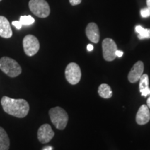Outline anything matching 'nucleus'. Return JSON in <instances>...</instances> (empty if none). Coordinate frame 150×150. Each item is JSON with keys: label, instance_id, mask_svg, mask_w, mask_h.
Listing matches in <instances>:
<instances>
[{"label": "nucleus", "instance_id": "obj_1", "mask_svg": "<svg viewBox=\"0 0 150 150\" xmlns=\"http://www.w3.org/2000/svg\"><path fill=\"white\" fill-rule=\"evenodd\" d=\"M1 104L4 112L18 118L26 117L29 112V103L23 99H12L4 96L1 99Z\"/></svg>", "mask_w": 150, "mask_h": 150}, {"label": "nucleus", "instance_id": "obj_2", "mask_svg": "<svg viewBox=\"0 0 150 150\" xmlns=\"http://www.w3.org/2000/svg\"><path fill=\"white\" fill-rule=\"evenodd\" d=\"M50 120L56 128L59 130H63L68 122V115L67 112L59 106L54 107L49 110Z\"/></svg>", "mask_w": 150, "mask_h": 150}, {"label": "nucleus", "instance_id": "obj_3", "mask_svg": "<svg viewBox=\"0 0 150 150\" xmlns=\"http://www.w3.org/2000/svg\"><path fill=\"white\" fill-rule=\"evenodd\" d=\"M0 70L10 77H17L22 73L21 66L14 59L8 56L0 59Z\"/></svg>", "mask_w": 150, "mask_h": 150}, {"label": "nucleus", "instance_id": "obj_4", "mask_svg": "<svg viewBox=\"0 0 150 150\" xmlns=\"http://www.w3.org/2000/svg\"><path fill=\"white\" fill-rule=\"evenodd\" d=\"M29 7L30 11L38 18H45L50 14V7L46 0H30Z\"/></svg>", "mask_w": 150, "mask_h": 150}, {"label": "nucleus", "instance_id": "obj_5", "mask_svg": "<svg viewBox=\"0 0 150 150\" xmlns=\"http://www.w3.org/2000/svg\"><path fill=\"white\" fill-rule=\"evenodd\" d=\"M23 48L24 53L28 56H33L40 50V42L38 38L33 35H27L23 39Z\"/></svg>", "mask_w": 150, "mask_h": 150}, {"label": "nucleus", "instance_id": "obj_6", "mask_svg": "<svg viewBox=\"0 0 150 150\" xmlns=\"http://www.w3.org/2000/svg\"><path fill=\"white\" fill-rule=\"evenodd\" d=\"M65 74L66 80L72 85L77 84L81 78L80 67L76 63H70L67 65Z\"/></svg>", "mask_w": 150, "mask_h": 150}, {"label": "nucleus", "instance_id": "obj_7", "mask_svg": "<svg viewBox=\"0 0 150 150\" xmlns=\"http://www.w3.org/2000/svg\"><path fill=\"white\" fill-rule=\"evenodd\" d=\"M103 56L106 61H112L115 59V52L117 50V45L112 39L105 38L102 42Z\"/></svg>", "mask_w": 150, "mask_h": 150}, {"label": "nucleus", "instance_id": "obj_8", "mask_svg": "<svg viewBox=\"0 0 150 150\" xmlns=\"http://www.w3.org/2000/svg\"><path fill=\"white\" fill-rule=\"evenodd\" d=\"M54 136V132L52 127L48 124H44L38 131V139L41 143H47Z\"/></svg>", "mask_w": 150, "mask_h": 150}, {"label": "nucleus", "instance_id": "obj_9", "mask_svg": "<svg viewBox=\"0 0 150 150\" xmlns=\"http://www.w3.org/2000/svg\"><path fill=\"white\" fill-rule=\"evenodd\" d=\"M144 64L142 61H138L134 65L128 74V79L129 82L134 83L139 81L140 76L143 74Z\"/></svg>", "mask_w": 150, "mask_h": 150}, {"label": "nucleus", "instance_id": "obj_10", "mask_svg": "<svg viewBox=\"0 0 150 150\" xmlns=\"http://www.w3.org/2000/svg\"><path fill=\"white\" fill-rule=\"evenodd\" d=\"M86 33L88 38L93 43L99 42L100 38L99 30L97 24L94 22H91L88 24L86 29Z\"/></svg>", "mask_w": 150, "mask_h": 150}, {"label": "nucleus", "instance_id": "obj_11", "mask_svg": "<svg viewBox=\"0 0 150 150\" xmlns=\"http://www.w3.org/2000/svg\"><path fill=\"white\" fill-rule=\"evenodd\" d=\"M136 120L138 125H144L149 122L150 120V111L146 105H142L136 114Z\"/></svg>", "mask_w": 150, "mask_h": 150}, {"label": "nucleus", "instance_id": "obj_12", "mask_svg": "<svg viewBox=\"0 0 150 150\" xmlns=\"http://www.w3.org/2000/svg\"><path fill=\"white\" fill-rule=\"evenodd\" d=\"M13 35L10 22L4 16H0V36L4 38H10Z\"/></svg>", "mask_w": 150, "mask_h": 150}, {"label": "nucleus", "instance_id": "obj_13", "mask_svg": "<svg viewBox=\"0 0 150 150\" xmlns=\"http://www.w3.org/2000/svg\"><path fill=\"white\" fill-rule=\"evenodd\" d=\"M10 147V139L8 134L2 127H0V150H8Z\"/></svg>", "mask_w": 150, "mask_h": 150}, {"label": "nucleus", "instance_id": "obj_14", "mask_svg": "<svg viewBox=\"0 0 150 150\" xmlns=\"http://www.w3.org/2000/svg\"><path fill=\"white\" fill-rule=\"evenodd\" d=\"M99 96L104 99H109L112 96V91L111 88L108 84L102 83L99 86L98 88Z\"/></svg>", "mask_w": 150, "mask_h": 150}, {"label": "nucleus", "instance_id": "obj_15", "mask_svg": "<svg viewBox=\"0 0 150 150\" xmlns=\"http://www.w3.org/2000/svg\"><path fill=\"white\" fill-rule=\"evenodd\" d=\"M135 31L138 33V38L140 40L150 38V29H145L140 25H137L135 27Z\"/></svg>", "mask_w": 150, "mask_h": 150}, {"label": "nucleus", "instance_id": "obj_16", "mask_svg": "<svg viewBox=\"0 0 150 150\" xmlns=\"http://www.w3.org/2000/svg\"><path fill=\"white\" fill-rule=\"evenodd\" d=\"M139 90H143L149 87V76L147 74H142L140 78Z\"/></svg>", "mask_w": 150, "mask_h": 150}, {"label": "nucleus", "instance_id": "obj_17", "mask_svg": "<svg viewBox=\"0 0 150 150\" xmlns=\"http://www.w3.org/2000/svg\"><path fill=\"white\" fill-rule=\"evenodd\" d=\"M19 21L22 24V25L29 26L34 23L35 19L31 16H23L20 17Z\"/></svg>", "mask_w": 150, "mask_h": 150}, {"label": "nucleus", "instance_id": "obj_18", "mask_svg": "<svg viewBox=\"0 0 150 150\" xmlns=\"http://www.w3.org/2000/svg\"><path fill=\"white\" fill-rule=\"evenodd\" d=\"M140 15L142 18H149L150 16V10L147 8H142L140 10Z\"/></svg>", "mask_w": 150, "mask_h": 150}, {"label": "nucleus", "instance_id": "obj_19", "mask_svg": "<svg viewBox=\"0 0 150 150\" xmlns=\"http://www.w3.org/2000/svg\"><path fill=\"white\" fill-rule=\"evenodd\" d=\"M140 93H141V95L143 97H147L148 95H150V88L149 87L147 88H145L143 90H141L140 91Z\"/></svg>", "mask_w": 150, "mask_h": 150}, {"label": "nucleus", "instance_id": "obj_20", "mask_svg": "<svg viewBox=\"0 0 150 150\" xmlns=\"http://www.w3.org/2000/svg\"><path fill=\"white\" fill-rule=\"evenodd\" d=\"M12 24L16 28V29H20L22 27V24L20 23V21H13Z\"/></svg>", "mask_w": 150, "mask_h": 150}, {"label": "nucleus", "instance_id": "obj_21", "mask_svg": "<svg viewBox=\"0 0 150 150\" xmlns=\"http://www.w3.org/2000/svg\"><path fill=\"white\" fill-rule=\"evenodd\" d=\"M69 1H70V4L72 6L79 5L81 2V0H69Z\"/></svg>", "mask_w": 150, "mask_h": 150}, {"label": "nucleus", "instance_id": "obj_22", "mask_svg": "<svg viewBox=\"0 0 150 150\" xmlns=\"http://www.w3.org/2000/svg\"><path fill=\"white\" fill-rule=\"evenodd\" d=\"M115 54H116V57H119L120 58L122 56H123L124 54V52L122 51H121V50H117L115 52Z\"/></svg>", "mask_w": 150, "mask_h": 150}, {"label": "nucleus", "instance_id": "obj_23", "mask_svg": "<svg viewBox=\"0 0 150 150\" xmlns=\"http://www.w3.org/2000/svg\"><path fill=\"white\" fill-rule=\"evenodd\" d=\"M93 49H94V47H93V45L88 44V45H87V50H88V52L93 51Z\"/></svg>", "mask_w": 150, "mask_h": 150}, {"label": "nucleus", "instance_id": "obj_24", "mask_svg": "<svg viewBox=\"0 0 150 150\" xmlns=\"http://www.w3.org/2000/svg\"><path fill=\"white\" fill-rule=\"evenodd\" d=\"M42 150H52V147L51 146H47V147H45Z\"/></svg>", "mask_w": 150, "mask_h": 150}, {"label": "nucleus", "instance_id": "obj_25", "mask_svg": "<svg viewBox=\"0 0 150 150\" xmlns=\"http://www.w3.org/2000/svg\"><path fill=\"white\" fill-rule=\"evenodd\" d=\"M147 106H148V108H150V97H149V98L147 99Z\"/></svg>", "mask_w": 150, "mask_h": 150}, {"label": "nucleus", "instance_id": "obj_26", "mask_svg": "<svg viewBox=\"0 0 150 150\" xmlns=\"http://www.w3.org/2000/svg\"><path fill=\"white\" fill-rule=\"evenodd\" d=\"M147 8L150 10V0H147Z\"/></svg>", "mask_w": 150, "mask_h": 150}, {"label": "nucleus", "instance_id": "obj_27", "mask_svg": "<svg viewBox=\"0 0 150 150\" xmlns=\"http://www.w3.org/2000/svg\"><path fill=\"white\" fill-rule=\"evenodd\" d=\"M1 1V0H0V1Z\"/></svg>", "mask_w": 150, "mask_h": 150}]
</instances>
